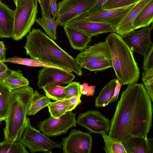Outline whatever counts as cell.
I'll return each instance as SVG.
<instances>
[{
	"instance_id": "obj_1",
	"label": "cell",
	"mask_w": 153,
	"mask_h": 153,
	"mask_svg": "<svg viewBox=\"0 0 153 153\" xmlns=\"http://www.w3.org/2000/svg\"><path fill=\"white\" fill-rule=\"evenodd\" d=\"M152 102L142 83L128 86L117 103L108 135L121 142L129 136L147 138L152 125Z\"/></svg>"
},
{
	"instance_id": "obj_2",
	"label": "cell",
	"mask_w": 153,
	"mask_h": 153,
	"mask_svg": "<svg viewBox=\"0 0 153 153\" xmlns=\"http://www.w3.org/2000/svg\"><path fill=\"white\" fill-rule=\"evenodd\" d=\"M24 48L30 58L70 69L78 76L82 75V68L75 58L40 29L34 28L29 33Z\"/></svg>"
},
{
	"instance_id": "obj_3",
	"label": "cell",
	"mask_w": 153,
	"mask_h": 153,
	"mask_svg": "<svg viewBox=\"0 0 153 153\" xmlns=\"http://www.w3.org/2000/svg\"><path fill=\"white\" fill-rule=\"evenodd\" d=\"M111 56L112 67L117 79L123 85H131L139 79L140 69L133 53L123 37L116 32H112L106 37Z\"/></svg>"
},
{
	"instance_id": "obj_4",
	"label": "cell",
	"mask_w": 153,
	"mask_h": 153,
	"mask_svg": "<svg viewBox=\"0 0 153 153\" xmlns=\"http://www.w3.org/2000/svg\"><path fill=\"white\" fill-rule=\"evenodd\" d=\"M34 92L28 85L12 91L8 115L5 120L4 140L20 141Z\"/></svg>"
},
{
	"instance_id": "obj_5",
	"label": "cell",
	"mask_w": 153,
	"mask_h": 153,
	"mask_svg": "<svg viewBox=\"0 0 153 153\" xmlns=\"http://www.w3.org/2000/svg\"><path fill=\"white\" fill-rule=\"evenodd\" d=\"M20 141L31 153L43 152L51 153L50 150L62 148L59 142L50 139L39 130L33 127L30 119L26 117L25 125L21 134Z\"/></svg>"
},
{
	"instance_id": "obj_6",
	"label": "cell",
	"mask_w": 153,
	"mask_h": 153,
	"mask_svg": "<svg viewBox=\"0 0 153 153\" xmlns=\"http://www.w3.org/2000/svg\"><path fill=\"white\" fill-rule=\"evenodd\" d=\"M38 1L37 0H31L25 5L16 7L12 37L14 40L22 39L30 31L36 19Z\"/></svg>"
},
{
	"instance_id": "obj_7",
	"label": "cell",
	"mask_w": 153,
	"mask_h": 153,
	"mask_svg": "<svg viewBox=\"0 0 153 153\" xmlns=\"http://www.w3.org/2000/svg\"><path fill=\"white\" fill-rule=\"evenodd\" d=\"M97 0H62L58 3L57 25L64 26L87 13Z\"/></svg>"
},
{
	"instance_id": "obj_8",
	"label": "cell",
	"mask_w": 153,
	"mask_h": 153,
	"mask_svg": "<svg viewBox=\"0 0 153 153\" xmlns=\"http://www.w3.org/2000/svg\"><path fill=\"white\" fill-rule=\"evenodd\" d=\"M76 115L72 111H68L58 118L51 115L37 124L39 130L48 137L66 134L71 128L76 126Z\"/></svg>"
},
{
	"instance_id": "obj_9",
	"label": "cell",
	"mask_w": 153,
	"mask_h": 153,
	"mask_svg": "<svg viewBox=\"0 0 153 153\" xmlns=\"http://www.w3.org/2000/svg\"><path fill=\"white\" fill-rule=\"evenodd\" d=\"M92 141L89 133L74 129L67 137L63 138L60 144L64 153H91Z\"/></svg>"
},
{
	"instance_id": "obj_10",
	"label": "cell",
	"mask_w": 153,
	"mask_h": 153,
	"mask_svg": "<svg viewBox=\"0 0 153 153\" xmlns=\"http://www.w3.org/2000/svg\"><path fill=\"white\" fill-rule=\"evenodd\" d=\"M76 123L89 130L91 133L101 134L108 133L111 120L98 110H91L79 113Z\"/></svg>"
},
{
	"instance_id": "obj_11",
	"label": "cell",
	"mask_w": 153,
	"mask_h": 153,
	"mask_svg": "<svg viewBox=\"0 0 153 153\" xmlns=\"http://www.w3.org/2000/svg\"><path fill=\"white\" fill-rule=\"evenodd\" d=\"M152 29V24L150 27H145L138 30H133L123 38L133 53L135 52L144 56L153 46L150 38Z\"/></svg>"
},
{
	"instance_id": "obj_12",
	"label": "cell",
	"mask_w": 153,
	"mask_h": 153,
	"mask_svg": "<svg viewBox=\"0 0 153 153\" xmlns=\"http://www.w3.org/2000/svg\"><path fill=\"white\" fill-rule=\"evenodd\" d=\"M135 3L117 8L100 9L89 14L84 13L85 17L90 21L106 23L112 25L116 29Z\"/></svg>"
},
{
	"instance_id": "obj_13",
	"label": "cell",
	"mask_w": 153,
	"mask_h": 153,
	"mask_svg": "<svg viewBox=\"0 0 153 153\" xmlns=\"http://www.w3.org/2000/svg\"><path fill=\"white\" fill-rule=\"evenodd\" d=\"M75 77L71 73L63 70L51 67H44L39 71L37 85L42 89L44 86L51 85H60L68 84Z\"/></svg>"
},
{
	"instance_id": "obj_14",
	"label": "cell",
	"mask_w": 153,
	"mask_h": 153,
	"mask_svg": "<svg viewBox=\"0 0 153 153\" xmlns=\"http://www.w3.org/2000/svg\"><path fill=\"white\" fill-rule=\"evenodd\" d=\"M66 25L92 37L103 33L116 32V28L112 25L90 21L85 18L84 14L72 20Z\"/></svg>"
},
{
	"instance_id": "obj_15",
	"label": "cell",
	"mask_w": 153,
	"mask_h": 153,
	"mask_svg": "<svg viewBox=\"0 0 153 153\" xmlns=\"http://www.w3.org/2000/svg\"><path fill=\"white\" fill-rule=\"evenodd\" d=\"M75 59L81 68L86 63L111 59V56L109 47L105 41L100 42L86 48L78 54Z\"/></svg>"
},
{
	"instance_id": "obj_16",
	"label": "cell",
	"mask_w": 153,
	"mask_h": 153,
	"mask_svg": "<svg viewBox=\"0 0 153 153\" xmlns=\"http://www.w3.org/2000/svg\"><path fill=\"white\" fill-rule=\"evenodd\" d=\"M153 0H139L129 11L116 29L117 34L123 37L135 30L133 24L141 10Z\"/></svg>"
},
{
	"instance_id": "obj_17",
	"label": "cell",
	"mask_w": 153,
	"mask_h": 153,
	"mask_svg": "<svg viewBox=\"0 0 153 153\" xmlns=\"http://www.w3.org/2000/svg\"><path fill=\"white\" fill-rule=\"evenodd\" d=\"M126 153H153V138L129 136L121 142Z\"/></svg>"
},
{
	"instance_id": "obj_18",
	"label": "cell",
	"mask_w": 153,
	"mask_h": 153,
	"mask_svg": "<svg viewBox=\"0 0 153 153\" xmlns=\"http://www.w3.org/2000/svg\"><path fill=\"white\" fill-rule=\"evenodd\" d=\"M14 10L0 0V37H12L13 33Z\"/></svg>"
},
{
	"instance_id": "obj_19",
	"label": "cell",
	"mask_w": 153,
	"mask_h": 153,
	"mask_svg": "<svg viewBox=\"0 0 153 153\" xmlns=\"http://www.w3.org/2000/svg\"><path fill=\"white\" fill-rule=\"evenodd\" d=\"M66 35L72 48L82 50L91 41L92 37L66 25L63 26Z\"/></svg>"
},
{
	"instance_id": "obj_20",
	"label": "cell",
	"mask_w": 153,
	"mask_h": 153,
	"mask_svg": "<svg viewBox=\"0 0 153 153\" xmlns=\"http://www.w3.org/2000/svg\"><path fill=\"white\" fill-rule=\"evenodd\" d=\"M0 61L26 65L30 67H51L57 68L72 73L71 70L41 60L28 58H22L17 56L10 57Z\"/></svg>"
},
{
	"instance_id": "obj_21",
	"label": "cell",
	"mask_w": 153,
	"mask_h": 153,
	"mask_svg": "<svg viewBox=\"0 0 153 153\" xmlns=\"http://www.w3.org/2000/svg\"><path fill=\"white\" fill-rule=\"evenodd\" d=\"M117 80L116 79H112L103 87L95 99V107L99 108L105 107L111 102Z\"/></svg>"
},
{
	"instance_id": "obj_22",
	"label": "cell",
	"mask_w": 153,
	"mask_h": 153,
	"mask_svg": "<svg viewBox=\"0 0 153 153\" xmlns=\"http://www.w3.org/2000/svg\"><path fill=\"white\" fill-rule=\"evenodd\" d=\"M12 91L0 79V123L8 115Z\"/></svg>"
},
{
	"instance_id": "obj_23",
	"label": "cell",
	"mask_w": 153,
	"mask_h": 153,
	"mask_svg": "<svg viewBox=\"0 0 153 153\" xmlns=\"http://www.w3.org/2000/svg\"><path fill=\"white\" fill-rule=\"evenodd\" d=\"M153 21V1L141 10L133 24L134 30L149 26Z\"/></svg>"
},
{
	"instance_id": "obj_24",
	"label": "cell",
	"mask_w": 153,
	"mask_h": 153,
	"mask_svg": "<svg viewBox=\"0 0 153 153\" xmlns=\"http://www.w3.org/2000/svg\"><path fill=\"white\" fill-rule=\"evenodd\" d=\"M51 14L42 16L41 18H36V22L41 26L45 30L46 34L52 40L57 39V25L56 20L52 17Z\"/></svg>"
},
{
	"instance_id": "obj_25",
	"label": "cell",
	"mask_w": 153,
	"mask_h": 153,
	"mask_svg": "<svg viewBox=\"0 0 153 153\" xmlns=\"http://www.w3.org/2000/svg\"><path fill=\"white\" fill-rule=\"evenodd\" d=\"M51 102L50 99L47 96L39 94L37 90L34 91L28 109L27 115H35Z\"/></svg>"
},
{
	"instance_id": "obj_26",
	"label": "cell",
	"mask_w": 153,
	"mask_h": 153,
	"mask_svg": "<svg viewBox=\"0 0 153 153\" xmlns=\"http://www.w3.org/2000/svg\"><path fill=\"white\" fill-rule=\"evenodd\" d=\"M3 81L12 90L29 84V81L23 76L22 71L19 70H12L10 74Z\"/></svg>"
},
{
	"instance_id": "obj_27",
	"label": "cell",
	"mask_w": 153,
	"mask_h": 153,
	"mask_svg": "<svg viewBox=\"0 0 153 153\" xmlns=\"http://www.w3.org/2000/svg\"><path fill=\"white\" fill-rule=\"evenodd\" d=\"M70 98L65 99L51 102L48 106L51 115L58 118L69 111Z\"/></svg>"
},
{
	"instance_id": "obj_28",
	"label": "cell",
	"mask_w": 153,
	"mask_h": 153,
	"mask_svg": "<svg viewBox=\"0 0 153 153\" xmlns=\"http://www.w3.org/2000/svg\"><path fill=\"white\" fill-rule=\"evenodd\" d=\"M103 137L106 153H126L122 142L113 138L105 133L101 134Z\"/></svg>"
},
{
	"instance_id": "obj_29",
	"label": "cell",
	"mask_w": 153,
	"mask_h": 153,
	"mask_svg": "<svg viewBox=\"0 0 153 153\" xmlns=\"http://www.w3.org/2000/svg\"><path fill=\"white\" fill-rule=\"evenodd\" d=\"M20 141L4 140L0 143V153H28Z\"/></svg>"
},
{
	"instance_id": "obj_30",
	"label": "cell",
	"mask_w": 153,
	"mask_h": 153,
	"mask_svg": "<svg viewBox=\"0 0 153 153\" xmlns=\"http://www.w3.org/2000/svg\"><path fill=\"white\" fill-rule=\"evenodd\" d=\"M42 89L46 96L53 100H62L65 99L66 97L64 87L60 85H49L44 87Z\"/></svg>"
},
{
	"instance_id": "obj_31",
	"label": "cell",
	"mask_w": 153,
	"mask_h": 153,
	"mask_svg": "<svg viewBox=\"0 0 153 153\" xmlns=\"http://www.w3.org/2000/svg\"><path fill=\"white\" fill-rule=\"evenodd\" d=\"M143 85L149 95L152 102H153V68L144 71L142 74Z\"/></svg>"
},
{
	"instance_id": "obj_32",
	"label": "cell",
	"mask_w": 153,
	"mask_h": 153,
	"mask_svg": "<svg viewBox=\"0 0 153 153\" xmlns=\"http://www.w3.org/2000/svg\"><path fill=\"white\" fill-rule=\"evenodd\" d=\"M111 67H112L111 60L109 59L86 63L81 67L82 68H84L91 71H101Z\"/></svg>"
},
{
	"instance_id": "obj_33",
	"label": "cell",
	"mask_w": 153,
	"mask_h": 153,
	"mask_svg": "<svg viewBox=\"0 0 153 153\" xmlns=\"http://www.w3.org/2000/svg\"><path fill=\"white\" fill-rule=\"evenodd\" d=\"M139 0H108L101 9H110L125 7L136 3Z\"/></svg>"
},
{
	"instance_id": "obj_34",
	"label": "cell",
	"mask_w": 153,
	"mask_h": 153,
	"mask_svg": "<svg viewBox=\"0 0 153 153\" xmlns=\"http://www.w3.org/2000/svg\"><path fill=\"white\" fill-rule=\"evenodd\" d=\"M80 85L79 82H72L64 87L66 94L65 99H69L79 95H82L80 90Z\"/></svg>"
},
{
	"instance_id": "obj_35",
	"label": "cell",
	"mask_w": 153,
	"mask_h": 153,
	"mask_svg": "<svg viewBox=\"0 0 153 153\" xmlns=\"http://www.w3.org/2000/svg\"><path fill=\"white\" fill-rule=\"evenodd\" d=\"M153 68V46L150 48L147 54L144 56L142 69L146 71Z\"/></svg>"
},
{
	"instance_id": "obj_36",
	"label": "cell",
	"mask_w": 153,
	"mask_h": 153,
	"mask_svg": "<svg viewBox=\"0 0 153 153\" xmlns=\"http://www.w3.org/2000/svg\"><path fill=\"white\" fill-rule=\"evenodd\" d=\"M95 88L94 86H88V84L85 83L80 85V86L82 95H86L87 96H93L95 91Z\"/></svg>"
},
{
	"instance_id": "obj_37",
	"label": "cell",
	"mask_w": 153,
	"mask_h": 153,
	"mask_svg": "<svg viewBox=\"0 0 153 153\" xmlns=\"http://www.w3.org/2000/svg\"><path fill=\"white\" fill-rule=\"evenodd\" d=\"M81 95H79L70 98L69 111H72L79 104L81 103L82 101L80 98Z\"/></svg>"
},
{
	"instance_id": "obj_38",
	"label": "cell",
	"mask_w": 153,
	"mask_h": 153,
	"mask_svg": "<svg viewBox=\"0 0 153 153\" xmlns=\"http://www.w3.org/2000/svg\"><path fill=\"white\" fill-rule=\"evenodd\" d=\"M50 0H43L41 7L42 16L51 14L50 7Z\"/></svg>"
},
{
	"instance_id": "obj_39",
	"label": "cell",
	"mask_w": 153,
	"mask_h": 153,
	"mask_svg": "<svg viewBox=\"0 0 153 153\" xmlns=\"http://www.w3.org/2000/svg\"><path fill=\"white\" fill-rule=\"evenodd\" d=\"M107 0H97L88 12L86 13V14H89L100 9L102 5Z\"/></svg>"
},
{
	"instance_id": "obj_40",
	"label": "cell",
	"mask_w": 153,
	"mask_h": 153,
	"mask_svg": "<svg viewBox=\"0 0 153 153\" xmlns=\"http://www.w3.org/2000/svg\"><path fill=\"white\" fill-rule=\"evenodd\" d=\"M50 7L52 17L55 19L57 17L58 8L57 0H50Z\"/></svg>"
},
{
	"instance_id": "obj_41",
	"label": "cell",
	"mask_w": 153,
	"mask_h": 153,
	"mask_svg": "<svg viewBox=\"0 0 153 153\" xmlns=\"http://www.w3.org/2000/svg\"><path fill=\"white\" fill-rule=\"evenodd\" d=\"M122 85V83L121 82L117 79V84L114 90V95L113 98L111 100V102H113L117 100Z\"/></svg>"
},
{
	"instance_id": "obj_42",
	"label": "cell",
	"mask_w": 153,
	"mask_h": 153,
	"mask_svg": "<svg viewBox=\"0 0 153 153\" xmlns=\"http://www.w3.org/2000/svg\"><path fill=\"white\" fill-rule=\"evenodd\" d=\"M6 48L3 42L0 41V60L5 59Z\"/></svg>"
},
{
	"instance_id": "obj_43",
	"label": "cell",
	"mask_w": 153,
	"mask_h": 153,
	"mask_svg": "<svg viewBox=\"0 0 153 153\" xmlns=\"http://www.w3.org/2000/svg\"><path fill=\"white\" fill-rule=\"evenodd\" d=\"M31 0H14L16 7L21 6L29 3Z\"/></svg>"
},
{
	"instance_id": "obj_44",
	"label": "cell",
	"mask_w": 153,
	"mask_h": 153,
	"mask_svg": "<svg viewBox=\"0 0 153 153\" xmlns=\"http://www.w3.org/2000/svg\"><path fill=\"white\" fill-rule=\"evenodd\" d=\"M12 70L8 69L6 71L4 72H0V79L3 80L9 76L12 73Z\"/></svg>"
},
{
	"instance_id": "obj_45",
	"label": "cell",
	"mask_w": 153,
	"mask_h": 153,
	"mask_svg": "<svg viewBox=\"0 0 153 153\" xmlns=\"http://www.w3.org/2000/svg\"><path fill=\"white\" fill-rule=\"evenodd\" d=\"M8 68L4 62L0 61V72H4L6 71Z\"/></svg>"
},
{
	"instance_id": "obj_46",
	"label": "cell",
	"mask_w": 153,
	"mask_h": 153,
	"mask_svg": "<svg viewBox=\"0 0 153 153\" xmlns=\"http://www.w3.org/2000/svg\"><path fill=\"white\" fill-rule=\"evenodd\" d=\"M37 0L40 4V7H41L42 5V4L43 0Z\"/></svg>"
}]
</instances>
